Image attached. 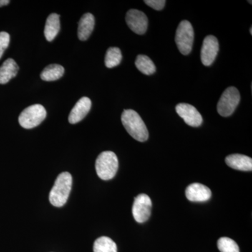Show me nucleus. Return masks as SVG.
I'll return each mask as SVG.
<instances>
[{"label":"nucleus","mask_w":252,"mask_h":252,"mask_svg":"<svg viewBox=\"0 0 252 252\" xmlns=\"http://www.w3.org/2000/svg\"><path fill=\"white\" fill-rule=\"evenodd\" d=\"M123 125L129 135L139 142L148 140L149 132L140 116L132 109H126L122 115Z\"/></svg>","instance_id":"1"},{"label":"nucleus","mask_w":252,"mask_h":252,"mask_svg":"<svg viewBox=\"0 0 252 252\" xmlns=\"http://www.w3.org/2000/svg\"><path fill=\"white\" fill-rule=\"evenodd\" d=\"M72 186V177L69 172L60 174L55 182L54 187L49 194L51 205L61 207L65 205Z\"/></svg>","instance_id":"2"},{"label":"nucleus","mask_w":252,"mask_h":252,"mask_svg":"<svg viewBox=\"0 0 252 252\" xmlns=\"http://www.w3.org/2000/svg\"><path fill=\"white\" fill-rule=\"evenodd\" d=\"M119 168L117 155L112 152H104L96 159L95 170L97 175L102 180H112L115 177Z\"/></svg>","instance_id":"3"},{"label":"nucleus","mask_w":252,"mask_h":252,"mask_svg":"<svg viewBox=\"0 0 252 252\" xmlns=\"http://www.w3.org/2000/svg\"><path fill=\"white\" fill-rule=\"evenodd\" d=\"M194 31L192 25L188 21H182L176 31L175 41L181 54L187 56L193 48Z\"/></svg>","instance_id":"4"},{"label":"nucleus","mask_w":252,"mask_h":252,"mask_svg":"<svg viewBox=\"0 0 252 252\" xmlns=\"http://www.w3.org/2000/svg\"><path fill=\"white\" fill-rule=\"evenodd\" d=\"M46 117L45 108L41 104H33L21 112L18 118V122L24 128L31 129L39 126Z\"/></svg>","instance_id":"5"},{"label":"nucleus","mask_w":252,"mask_h":252,"mask_svg":"<svg viewBox=\"0 0 252 252\" xmlns=\"http://www.w3.org/2000/svg\"><path fill=\"white\" fill-rule=\"evenodd\" d=\"M240 100V93L236 88L230 86L225 89L217 104V111L221 117H229L235 112Z\"/></svg>","instance_id":"6"},{"label":"nucleus","mask_w":252,"mask_h":252,"mask_svg":"<svg viewBox=\"0 0 252 252\" xmlns=\"http://www.w3.org/2000/svg\"><path fill=\"white\" fill-rule=\"evenodd\" d=\"M152 202L149 195L141 193L135 198L132 212L137 223H144L149 220L152 213Z\"/></svg>","instance_id":"7"},{"label":"nucleus","mask_w":252,"mask_h":252,"mask_svg":"<svg viewBox=\"0 0 252 252\" xmlns=\"http://www.w3.org/2000/svg\"><path fill=\"white\" fill-rule=\"evenodd\" d=\"M126 21L131 31L137 34H144L148 27V18L139 10H129L126 14Z\"/></svg>","instance_id":"8"},{"label":"nucleus","mask_w":252,"mask_h":252,"mask_svg":"<svg viewBox=\"0 0 252 252\" xmlns=\"http://www.w3.org/2000/svg\"><path fill=\"white\" fill-rule=\"evenodd\" d=\"M176 112L183 119L186 124L191 127H198L203 123V117L193 106L187 103H180L176 106Z\"/></svg>","instance_id":"9"},{"label":"nucleus","mask_w":252,"mask_h":252,"mask_svg":"<svg viewBox=\"0 0 252 252\" xmlns=\"http://www.w3.org/2000/svg\"><path fill=\"white\" fill-rule=\"evenodd\" d=\"M219 49V41L215 36L208 35L205 38L200 54L201 61L204 65H211L216 59Z\"/></svg>","instance_id":"10"},{"label":"nucleus","mask_w":252,"mask_h":252,"mask_svg":"<svg viewBox=\"0 0 252 252\" xmlns=\"http://www.w3.org/2000/svg\"><path fill=\"white\" fill-rule=\"evenodd\" d=\"M211 196V190L200 183L191 184L186 189V197L189 201L205 202L210 200Z\"/></svg>","instance_id":"11"},{"label":"nucleus","mask_w":252,"mask_h":252,"mask_svg":"<svg viewBox=\"0 0 252 252\" xmlns=\"http://www.w3.org/2000/svg\"><path fill=\"white\" fill-rule=\"evenodd\" d=\"M91 105V100L89 97H81L71 111L68 118L69 122L75 124L82 121L90 112Z\"/></svg>","instance_id":"12"},{"label":"nucleus","mask_w":252,"mask_h":252,"mask_svg":"<svg viewBox=\"0 0 252 252\" xmlns=\"http://www.w3.org/2000/svg\"><path fill=\"white\" fill-rule=\"evenodd\" d=\"M225 163L228 166L240 171H252V158L242 154H231L225 159Z\"/></svg>","instance_id":"13"},{"label":"nucleus","mask_w":252,"mask_h":252,"mask_svg":"<svg viewBox=\"0 0 252 252\" xmlns=\"http://www.w3.org/2000/svg\"><path fill=\"white\" fill-rule=\"evenodd\" d=\"M94 15L87 13L83 15L78 26V37L81 41H86L89 39L94 31Z\"/></svg>","instance_id":"14"},{"label":"nucleus","mask_w":252,"mask_h":252,"mask_svg":"<svg viewBox=\"0 0 252 252\" xmlns=\"http://www.w3.org/2000/svg\"><path fill=\"white\" fill-rule=\"evenodd\" d=\"M18 69L17 63L14 59H9L5 61L0 67V84H6L16 77Z\"/></svg>","instance_id":"15"},{"label":"nucleus","mask_w":252,"mask_h":252,"mask_svg":"<svg viewBox=\"0 0 252 252\" xmlns=\"http://www.w3.org/2000/svg\"><path fill=\"white\" fill-rule=\"evenodd\" d=\"M61 29L60 23V15L51 14L46 20L45 28H44V35L46 40L52 41L59 34Z\"/></svg>","instance_id":"16"},{"label":"nucleus","mask_w":252,"mask_h":252,"mask_svg":"<svg viewBox=\"0 0 252 252\" xmlns=\"http://www.w3.org/2000/svg\"><path fill=\"white\" fill-rule=\"evenodd\" d=\"M64 73L63 66L58 64H49L41 73V79L46 81H54L61 79Z\"/></svg>","instance_id":"17"},{"label":"nucleus","mask_w":252,"mask_h":252,"mask_svg":"<svg viewBox=\"0 0 252 252\" xmlns=\"http://www.w3.org/2000/svg\"><path fill=\"white\" fill-rule=\"evenodd\" d=\"M135 66L146 75H152L156 72V66L148 56L139 55L135 61Z\"/></svg>","instance_id":"18"},{"label":"nucleus","mask_w":252,"mask_h":252,"mask_svg":"<svg viewBox=\"0 0 252 252\" xmlns=\"http://www.w3.org/2000/svg\"><path fill=\"white\" fill-rule=\"evenodd\" d=\"M94 252H117L116 243L108 237H100L94 241Z\"/></svg>","instance_id":"19"},{"label":"nucleus","mask_w":252,"mask_h":252,"mask_svg":"<svg viewBox=\"0 0 252 252\" xmlns=\"http://www.w3.org/2000/svg\"><path fill=\"white\" fill-rule=\"evenodd\" d=\"M122 54L121 50L117 47H110L106 53L105 63L106 67L113 68L117 67L122 62Z\"/></svg>","instance_id":"20"},{"label":"nucleus","mask_w":252,"mask_h":252,"mask_svg":"<svg viewBox=\"0 0 252 252\" xmlns=\"http://www.w3.org/2000/svg\"><path fill=\"white\" fill-rule=\"evenodd\" d=\"M217 247L220 252H240L238 244L227 237L219 239Z\"/></svg>","instance_id":"21"},{"label":"nucleus","mask_w":252,"mask_h":252,"mask_svg":"<svg viewBox=\"0 0 252 252\" xmlns=\"http://www.w3.org/2000/svg\"><path fill=\"white\" fill-rule=\"evenodd\" d=\"M10 42V35L6 32H0V59L2 56L5 50L7 49Z\"/></svg>","instance_id":"22"},{"label":"nucleus","mask_w":252,"mask_h":252,"mask_svg":"<svg viewBox=\"0 0 252 252\" xmlns=\"http://www.w3.org/2000/svg\"><path fill=\"white\" fill-rule=\"evenodd\" d=\"M146 4L152 7V9L160 11L163 9L165 5V0H145L144 1Z\"/></svg>","instance_id":"23"},{"label":"nucleus","mask_w":252,"mask_h":252,"mask_svg":"<svg viewBox=\"0 0 252 252\" xmlns=\"http://www.w3.org/2000/svg\"><path fill=\"white\" fill-rule=\"evenodd\" d=\"M9 2L10 1H9V0H0V7L9 4Z\"/></svg>","instance_id":"24"},{"label":"nucleus","mask_w":252,"mask_h":252,"mask_svg":"<svg viewBox=\"0 0 252 252\" xmlns=\"http://www.w3.org/2000/svg\"><path fill=\"white\" fill-rule=\"evenodd\" d=\"M250 34H252V27L250 28Z\"/></svg>","instance_id":"25"},{"label":"nucleus","mask_w":252,"mask_h":252,"mask_svg":"<svg viewBox=\"0 0 252 252\" xmlns=\"http://www.w3.org/2000/svg\"><path fill=\"white\" fill-rule=\"evenodd\" d=\"M249 3H250V4H252V1H249Z\"/></svg>","instance_id":"26"}]
</instances>
